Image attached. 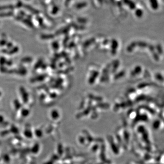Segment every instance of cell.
<instances>
[{
  "mask_svg": "<svg viewBox=\"0 0 164 164\" xmlns=\"http://www.w3.org/2000/svg\"><path fill=\"white\" fill-rule=\"evenodd\" d=\"M23 7L25 8V9H27V10H28L29 11H30L32 14L33 15H35L38 16L40 12L37 9L34 8L33 7H32L31 5H24Z\"/></svg>",
  "mask_w": 164,
  "mask_h": 164,
  "instance_id": "obj_1",
  "label": "cell"
},
{
  "mask_svg": "<svg viewBox=\"0 0 164 164\" xmlns=\"http://www.w3.org/2000/svg\"><path fill=\"white\" fill-rule=\"evenodd\" d=\"M15 9V7L13 5H5L0 6V11H13Z\"/></svg>",
  "mask_w": 164,
  "mask_h": 164,
  "instance_id": "obj_2",
  "label": "cell"
},
{
  "mask_svg": "<svg viewBox=\"0 0 164 164\" xmlns=\"http://www.w3.org/2000/svg\"><path fill=\"white\" fill-rule=\"evenodd\" d=\"M14 15V13L13 11H2L0 13V17H7L13 16Z\"/></svg>",
  "mask_w": 164,
  "mask_h": 164,
  "instance_id": "obj_3",
  "label": "cell"
},
{
  "mask_svg": "<svg viewBox=\"0 0 164 164\" xmlns=\"http://www.w3.org/2000/svg\"><path fill=\"white\" fill-rule=\"evenodd\" d=\"M21 21L22 23H24L25 25H27V26H28V27H34V25L31 21V19L24 17L22 19V20H21Z\"/></svg>",
  "mask_w": 164,
  "mask_h": 164,
  "instance_id": "obj_4",
  "label": "cell"
},
{
  "mask_svg": "<svg viewBox=\"0 0 164 164\" xmlns=\"http://www.w3.org/2000/svg\"><path fill=\"white\" fill-rule=\"evenodd\" d=\"M36 20L38 21V23H39V25L42 26L43 25V20L42 17L38 15L36 17Z\"/></svg>",
  "mask_w": 164,
  "mask_h": 164,
  "instance_id": "obj_5",
  "label": "cell"
},
{
  "mask_svg": "<svg viewBox=\"0 0 164 164\" xmlns=\"http://www.w3.org/2000/svg\"><path fill=\"white\" fill-rule=\"evenodd\" d=\"M23 2L21 1H18V2H17L16 5H15V8H17V9H19L22 7H23Z\"/></svg>",
  "mask_w": 164,
  "mask_h": 164,
  "instance_id": "obj_6",
  "label": "cell"
},
{
  "mask_svg": "<svg viewBox=\"0 0 164 164\" xmlns=\"http://www.w3.org/2000/svg\"><path fill=\"white\" fill-rule=\"evenodd\" d=\"M23 18H24V17L21 16H20V15H17V16H16L15 17V20L17 21H21V20H22V19H23Z\"/></svg>",
  "mask_w": 164,
  "mask_h": 164,
  "instance_id": "obj_7",
  "label": "cell"
},
{
  "mask_svg": "<svg viewBox=\"0 0 164 164\" xmlns=\"http://www.w3.org/2000/svg\"><path fill=\"white\" fill-rule=\"evenodd\" d=\"M26 1H29V0H26Z\"/></svg>",
  "mask_w": 164,
  "mask_h": 164,
  "instance_id": "obj_8",
  "label": "cell"
}]
</instances>
